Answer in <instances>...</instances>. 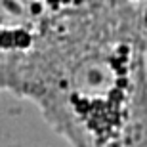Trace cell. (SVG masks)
Returning <instances> with one entry per match:
<instances>
[{"label": "cell", "instance_id": "1", "mask_svg": "<svg viewBox=\"0 0 147 147\" xmlns=\"http://www.w3.org/2000/svg\"><path fill=\"white\" fill-rule=\"evenodd\" d=\"M19 98L69 147H147V27L142 2H75Z\"/></svg>", "mask_w": 147, "mask_h": 147}, {"label": "cell", "instance_id": "2", "mask_svg": "<svg viewBox=\"0 0 147 147\" xmlns=\"http://www.w3.org/2000/svg\"><path fill=\"white\" fill-rule=\"evenodd\" d=\"M142 13H143V23L147 27V2H142Z\"/></svg>", "mask_w": 147, "mask_h": 147}]
</instances>
